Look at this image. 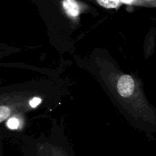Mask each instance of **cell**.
Wrapping results in <instances>:
<instances>
[{
	"label": "cell",
	"mask_w": 156,
	"mask_h": 156,
	"mask_svg": "<svg viewBox=\"0 0 156 156\" xmlns=\"http://www.w3.org/2000/svg\"><path fill=\"white\" fill-rule=\"evenodd\" d=\"M119 94L123 98L131 96L135 90V82L129 75H123L119 79L117 85Z\"/></svg>",
	"instance_id": "cell-1"
},
{
	"label": "cell",
	"mask_w": 156,
	"mask_h": 156,
	"mask_svg": "<svg viewBox=\"0 0 156 156\" xmlns=\"http://www.w3.org/2000/svg\"><path fill=\"white\" fill-rule=\"evenodd\" d=\"M98 3L105 8L108 9H114L117 8L118 5L120 4V2L116 1H98Z\"/></svg>",
	"instance_id": "cell-4"
},
{
	"label": "cell",
	"mask_w": 156,
	"mask_h": 156,
	"mask_svg": "<svg viewBox=\"0 0 156 156\" xmlns=\"http://www.w3.org/2000/svg\"><path fill=\"white\" fill-rule=\"evenodd\" d=\"M64 9L66 11V13L72 17H76L79 14V6L78 3L75 1H65L63 2Z\"/></svg>",
	"instance_id": "cell-2"
},
{
	"label": "cell",
	"mask_w": 156,
	"mask_h": 156,
	"mask_svg": "<svg viewBox=\"0 0 156 156\" xmlns=\"http://www.w3.org/2000/svg\"><path fill=\"white\" fill-rule=\"evenodd\" d=\"M19 124V122L16 118H11L9 119L7 123V126L10 129H17Z\"/></svg>",
	"instance_id": "cell-5"
},
{
	"label": "cell",
	"mask_w": 156,
	"mask_h": 156,
	"mask_svg": "<svg viewBox=\"0 0 156 156\" xmlns=\"http://www.w3.org/2000/svg\"><path fill=\"white\" fill-rule=\"evenodd\" d=\"M10 108L5 105H0V123L4 121L5 119L10 116Z\"/></svg>",
	"instance_id": "cell-3"
},
{
	"label": "cell",
	"mask_w": 156,
	"mask_h": 156,
	"mask_svg": "<svg viewBox=\"0 0 156 156\" xmlns=\"http://www.w3.org/2000/svg\"><path fill=\"white\" fill-rule=\"evenodd\" d=\"M41 102H42V100H41L40 98H32L31 100L30 101V103L29 104H30V106L31 107V108H36V107H37Z\"/></svg>",
	"instance_id": "cell-6"
}]
</instances>
